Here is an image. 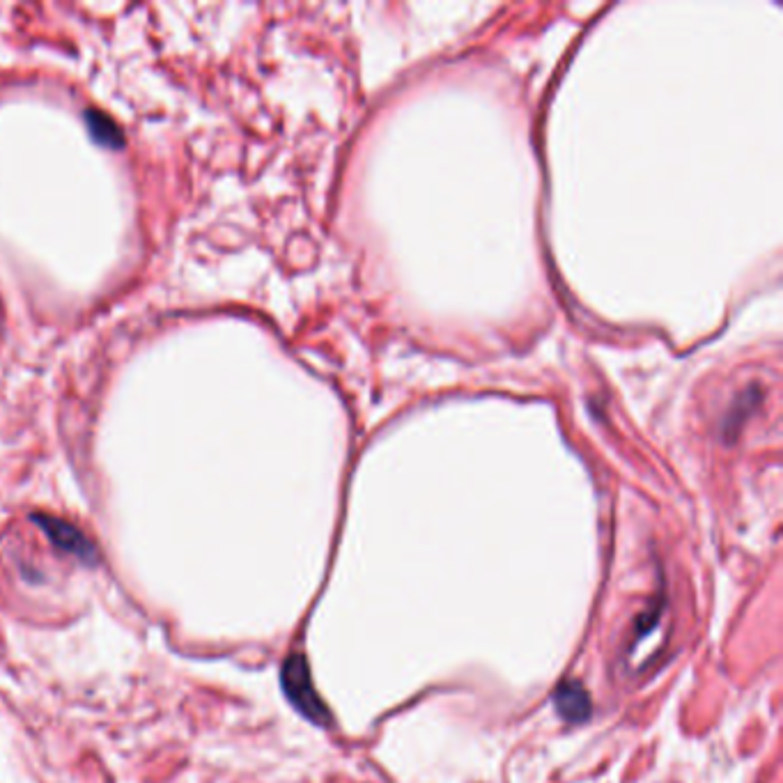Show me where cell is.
<instances>
[{
  "label": "cell",
  "mask_w": 783,
  "mask_h": 783,
  "mask_svg": "<svg viewBox=\"0 0 783 783\" xmlns=\"http://www.w3.org/2000/svg\"><path fill=\"white\" fill-rule=\"evenodd\" d=\"M554 706L556 712L565 722L579 724L586 722L593 712V703H590L589 691L584 689V685L579 680H563L556 687V694H554Z\"/></svg>",
  "instance_id": "obj_3"
},
{
  "label": "cell",
  "mask_w": 783,
  "mask_h": 783,
  "mask_svg": "<svg viewBox=\"0 0 783 783\" xmlns=\"http://www.w3.org/2000/svg\"><path fill=\"white\" fill-rule=\"evenodd\" d=\"M32 519L44 528V533H47L58 549H62L67 554H74V556L83 558L87 563H93V544H90V540L76 526H72L69 522H62L58 518H49V515H32Z\"/></svg>",
  "instance_id": "obj_2"
},
{
  "label": "cell",
  "mask_w": 783,
  "mask_h": 783,
  "mask_svg": "<svg viewBox=\"0 0 783 783\" xmlns=\"http://www.w3.org/2000/svg\"><path fill=\"white\" fill-rule=\"evenodd\" d=\"M86 122L97 143L108 145V148H120V145L124 143L122 131L118 129V124L113 122V118H108L106 113H102V111L90 108V111L86 113Z\"/></svg>",
  "instance_id": "obj_4"
},
{
  "label": "cell",
  "mask_w": 783,
  "mask_h": 783,
  "mask_svg": "<svg viewBox=\"0 0 783 783\" xmlns=\"http://www.w3.org/2000/svg\"><path fill=\"white\" fill-rule=\"evenodd\" d=\"M281 685L287 701L292 703L294 710L302 712L308 722L318 724V726H328L331 724V715H328L327 706L315 691L310 666H308V660L302 652H294V655H290L283 662Z\"/></svg>",
  "instance_id": "obj_1"
}]
</instances>
